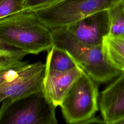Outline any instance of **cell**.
<instances>
[{
    "instance_id": "cell-5",
    "label": "cell",
    "mask_w": 124,
    "mask_h": 124,
    "mask_svg": "<svg viewBox=\"0 0 124 124\" xmlns=\"http://www.w3.org/2000/svg\"><path fill=\"white\" fill-rule=\"evenodd\" d=\"M124 0H62L34 11L38 19L50 30L66 27L95 13L109 10Z\"/></svg>"
},
{
    "instance_id": "cell-9",
    "label": "cell",
    "mask_w": 124,
    "mask_h": 124,
    "mask_svg": "<svg viewBox=\"0 0 124 124\" xmlns=\"http://www.w3.org/2000/svg\"><path fill=\"white\" fill-rule=\"evenodd\" d=\"M83 71L78 66L63 72L46 69L43 85L44 93L56 107L60 106L67 93Z\"/></svg>"
},
{
    "instance_id": "cell-12",
    "label": "cell",
    "mask_w": 124,
    "mask_h": 124,
    "mask_svg": "<svg viewBox=\"0 0 124 124\" xmlns=\"http://www.w3.org/2000/svg\"><path fill=\"white\" fill-rule=\"evenodd\" d=\"M27 55V53L0 40V72L28 64L27 61H23Z\"/></svg>"
},
{
    "instance_id": "cell-8",
    "label": "cell",
    "mask_w": 124,
    "mask_h": 124,
    "mask_svg": "<svg viewBox=\"0 0 124 124\" xmlns=\"http://www.w3.org/2000/svg\"><path fill=\"white\" fill-rule=\"evenodd\" d=\"M98 105L106 124H116L124 117V71L99 94Z\"/></svg>"
},
{
    "instance_id": "cell-13",
    "label": "cell",
    "mask_w": 124,
    "mask_h": 124,
    "mask_svg": "<svg viewBox=\"0 0 124 124\" xmlns=\"http://www.w3.org/2000/svg\"><path fill=\"white\" fill-rule=\"evenodd\" d=\"M109 31L108 36L124 37V1L120 2L108 10Z\"/></svg>"
},
{
    "instance_id": "cell-1",
    "label": "cell",
    "mask_w": 124,
    "mask_h": 124,
    "mask_svg": "<svg viewBox=\"0 0 124 124\" xmlns=\"http://www.w3.org/2000/svg\"><path fill=\"white\" fill-rule=\"evenodd\" d=\"M0 40L28 54H38L52 46L51 30L28 10L0 19Z\"/></svg>"
},
{
    "instance_id": "cell-2",
    "label": "cell",
    "mask_w": 124,
    "mask_h": 124,
    "mask_svg": "<svg viewBox=\"0 0 124 124\" xmlns=\"http://www.w3.org/2000/svg\"><path fill=\"white\" fill-rule=\"evenodd\" d=\"M51 31L52 46L65 51L77 65L98 83L110 81L121 73L108 63L102 45L95 46L83 43L65 27L52 29Z\"/></svg>"
},
{
    "instance_id": "cell-10",
    "label": "cell",
    "mask_w": 124,
    "mask_h": 124,
    "mask_svg": "<svg viewBox=\"0 0 124 124\" xmlns=\"http://www.w3.org/2000/svg\"><path fill=\"white\" fill-rule=\"evenodd\" d=\"M102 47L108 63L114 68L124 71V37L107 35L104 38Z\"/></svg>"
},
{
    "instance_id": "cell-3",
    "label": "cell",
    "mask_w": 124,
    "mask_h": 124,
    "mask_svg": "<svg viewBox=\"0 0 124 124\" xmlns=\"http://www.w3.org/2000/svg\"><path fill=\"white\" fill-rule=\"evenodd\" d=\"M0 124H56V107L43 90L27 96L3 100Z\"/></svg>"
},
{
    "instance_id": "cell-16",
    "label": "cell",
    "mask_w": 124,
    "mask_h": 124,
    "mask_svg": "<svg viewBox=\"0 0 124 124\" xmlns=\"http://www.w3.org/2000/svg\"><path fill=\"white\" fill-rule=\"evenodd\" d=\"M84 124H106L105 121L103 119H100L98 117H95L94 116L91 118L87 121H86Z\"/></svg>"
},
{
    "instance_id": "cell-6",
    "label": "cell",
    "mask_w": 124,
    "mask_h": 124,
    "mask_svg": "<svg viewBox=\"0 0 124 124\" xmlns=\"http://www.w3.org/2000/svg\"><path fill=\"white\" fill-rule=\"evenodd\" d=\"M45 70V63L38 62L0 72V102L42 90Z\"/></svg>"
},
{
    "instance_id": "cell-7",
    "label": "cell",
    "mask_w": 124,
    "mask_h": 124,
    "mask_svg": "<svg viewBox=\"0 0 124 124\" xmlns=\"http://www.w3.org/2000/svg\"><path fill=\"white\" fill-rule=\"evenodd\" d=\"M79 41L92 45H102L105 37L108 35V10L101 11L65 27Z\"/></svg>"
},
{
    "instance_id": "cell-15",
    "label": "cell",
    "mask_w": 124,
    "mask_h": 124,
    "mask_svg": "<svg viewBox=\"0 0 124 124\" xmlns=\"http://www.w3.org/2000/svg\"><path fill=\"white\" fill-rule=\"evenodd\" d=\"M62 0H25L24 8L25 10L34 12L57 3Z\"/></svg>"
},
{
    "instance_id": "cell-17",
    "label": "cell",
    "mask_w": 124,
    "mask_h": 124,
    "mask_svg": "<svg viewBox=\"0 0 124 124\" xmlns=\"http://www.w3.org/2000/svg\"><path fill=\"white\" fill-rule=\"evenodd\" d=\"M116 124H124V117L117 121Z\"/></svg>"
},
{
    "instance_id": "cell-4",
    "label": "cell",
    "mask_w": 124,
    "mask_h": 124,
    "mask_svg": "<svg viewBox=\"0 0 124 124\" xmlns=\"http://www.w3.org/2000/svg\"><path fill=\"white\" fill-rule=\"evenodd\" d=\"M98 83L84 71L67 93L60 106L69 124H84L99 109Z\"/></svg>"
},
{
    "instance_id": "cell-11",
    "label": "cell",
    "mask_w": 124,
    "mask_h": 124,
    "mask_svg": "<svg viewBox=\"0 0 124 124\" xmlns=\"http://www.w3.org/2000/svg\"><path fill=\"white\" fill-rule=\"evenodd\" d=\"M45 64L46 69L59 72L70 70L78 66L65 51L53 46L48 50Z\"/></svg>"
},
{
    "instance_id": "cell-14",
    "label": "cell",
    "mask_w": 124,
    "mask_h": 124,
    "mask_svg": "<svg viewBox=\"0 0 124 124\" xmlns=\"http://www.w3.org/2000/svg\"><path fill=\"white\" fill-rule=\"evenodd\" d=\"M25 0H0V19L25 10Z\"/></svg>"
}]
</instances>
